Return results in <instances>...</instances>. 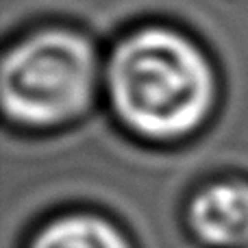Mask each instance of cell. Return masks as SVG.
Segmentation results:
<instances>
[{
	"instance_id": "6da1fadb",
	"label": "cell",
	"mask_w": 248,
	"mask_h": 248,
	"mask_svg": "<svg viewBox=\"0 0 248 248\" xmlns=\"http://www.w3.org/2000/svg\"><path fill=\"white\" fill-rule=\"evenodd\" d=\"M105 83L116 118L150 141L194 135L218 96L209 52L168 22H144L120 33L107 57Z\"/></svg>"
},
{
	"instance_id": "7a4b0ae2",
	"label": "cell",
	"mask_w": 248,
	"mask_h": 248,
	"mask_svg": "<svg viewBox=\"0 0 248 248\" xmlns=\"http://www.w3.org/2000/svg\"><path fill=\"white\" fill-rule=\"evenodd\" d=\"M98 48L78 26L46 24L7 48L0 72L4 116L29 128L81 118L98 90Z\"/></svg>"
},
{
	"instance_id": "3957f363",
	"label": "cell",
	"mask_w": 248,
	"mask_h": 248,
	"mask_svg": "<svg viewBox=\"0 0 248 248\" xmlns=\"http://www.w3.org/2000/svg\"><path fill=\"white\" fill-rule=\"evenodd\" d=\"M187 224L209 248H248V183L216 181L192 196Z\"/></svg>"
},
{
	"instance_id": "277c9868",
	"label": "cell",
	"mask_w": 248,
	"mask_h": 248,
	"mask_svg": "<svg viewBox=\"0 0 248 248\" xmlns=\"http://www.w3.org/2000/svg\"><path fill=\"white\" fill-rule=\"evenodd\" d=\"M29 248H133L113 222L94 214H68L44 224Z\"/></svg>"
}]
</instances>
